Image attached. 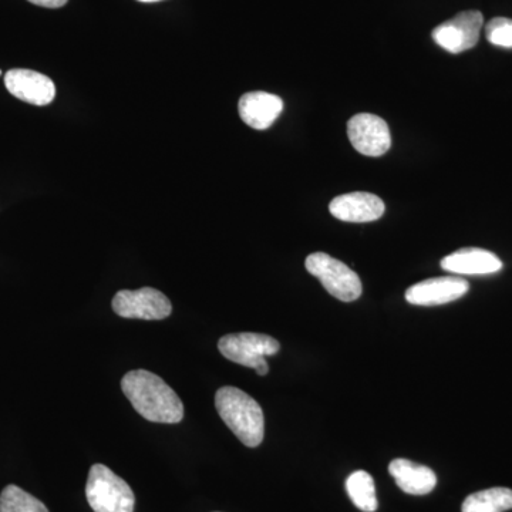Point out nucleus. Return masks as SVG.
<instances>
[{"label": "nucleus", "instance_id": "nucleus-1", "mask_svg": "<svg viewBox=\"0 0 512 512\" xmlns=\"http://www.w3.org/2000/svg\"><path fill=\"white\" fill-rule=\"evenodd\" d=\"M121 390L140 416L153 423L177 424L184 419V404L178 394L147 370H131L121 379Z\"/></svg>", "mask_w": 512, "mask_h": 512}, {"label": "nucleus", "instance_id": "nucleus-2", "mask_svg": "<svg viewBox=\"0 0 512 512\" xmlns=\"http://www.w3.org/2000/svg\"><path fill=\"white\" fill-rule=\"evenodd\" d=\"M215 407L222 421L242 444L255 448L264 441V412L249 394L238 387H221L215 394Z\"/></svg>", "mask_w": 512, "mask_h": 512}, {"label": "nucleus", "instance_id": "nucleus-3", "mask_svg": "<svg viewBox=\"0 0 512 512\" xmlns=\"http://www.w3.org/2000/svg\"><path fill=\"white\" fill-rule=\"evenodd\" d=\"M86 497L94 512H134L136 505L130 485L103 464L90 468Z\"/></svg>", "mask_w": 512, "mask_h": 512}, {"label": "nucleus", "instance_id": "nucleus-4", "mask_svg": "<svg viewBox=\"0 0 512 512\" xmlns=\"http://www.w3.org/2000/svg\"><path fill=\"white\" fill-rule=\"evenodd\" d=\"M221 355L231 362L252 367L259 376L268 375L266 356H274L281 349L278 340L262 333L242 332L224 336L218 342Z\"/></svg>", "mask_w": 512, "mask_h": 512}, {"label": "nucleus", "instance_id": "nucleus-5", "mask_svg": "<svg viewBox=\"0 0 512 512\" xmlns=\"http://www.w3.org/2000/svg\"><path fill=\"white\" fill-rule=\"evenodd\" d=\"M309 274L322 282L323 288L342 302L357 301L362 295L363 286L355 271L323 252L309 255L305 261Z\"/></svg>", "mask_w": 512, "mask_h": 512}, {"label": "nucleus", "instance_id": "nucleus-6", "mask_svg": "<svg viewBox=\"0 0 512 512\" xmlns=\"http://www.w3.org/2000/svg\"><path fill=\"white\" fill-rule=\"evenodd\" d=\"M111 306L117 315L126 319L163 320L173 313L170 299L154 288L117 292Z\"/></svg>", "mask_w": 512, "mask_h": 512}, {"label": "nucleus", "instance_id": "nucleus-7", "mask_svg": "<svg viewBox=\"0 0 512 512\" xmlns=\"http://www.w3.org/2000/svg\"><path fill=\"white\" fill-rule=\"evenodd\" d=\"M483 23V13L478 10H467L441 23L431 35L437 45L443 47L448 53L458 55L477 45Z\"/></svg>", "mask_w": 512, "mask_h": 512}, {"label": "nucleus", "instance_id": "nucleus-8", "mask_svg": "<svg viewBox=\"0 0 512 512\" xmlns=\"http://www.w3.org/2000/svg\"><path fill=\"white\" fill-rule=\"evenodd\" d=\"M350 144L366 157H382L392 146L389 126L379 116L360 113L348 123Z\"/></svg>", "mask_w": 512, "mask_h": 512}, {"label": "nucleus", "instance_id": "nucleus-9", "mask_svg": "<svg viewBox=\"0 0 512 512\" xmlns=\"http://www.w3.org/2000/svg\"><path fill=\"white\" fill-rule=\"evenodd\" d=\"M468 289L470 285L463 278L441 276L410 286L406 291V301L416 306L446 305L463 298Z\"/></svg>", "mask_w": 512, "mask_h": 512}, {"label": "nucleus", "instance_id": "nucleus-10", "mask_svg": "<svg viewBox=\"0 0 512 512\" xmlns=\"http://www.w3.org/2000/svg\"><path fill=\"white\" fill-rule=\"evenodd\" d=\"M5 86L16 99L33 106H47L56 97V86L53 80L33 70H9L5 76Z\"/></svg>", "mask_w": 512, "mask_h": 512}, {"label": "nucleus", "instance_id": "nucleus-11", "mask_svg": "<svg viewBox=\"0 0 512 512\" xmlns=\"http://www.w3.org/2000/svg\"><path fill=\"white\" fill-rule=\"evenodd\" d=\"M329 211L340 221L362 224L382 218L384 202L370 192H349L330 202Z\"/></svg>", "mask_w": 512, "mask_h": 512}, {"label": "nucleus", "instance_id": "nucleus-12", "mask_svg": "<svg viewBox=\"0 0 512 512\" xmlns=\"http://www.w3.org/2000/svg\"><path fill=\"white\" fill-rule=\"evenodd\" d=\"M239 116L247 126L266 130L284 110V101L275 94L252 92L244 94L238 103Z\"/></svg>", "mask_w": 512, "mask_h": 512}, {"label": "nucleus", "instance_id": "nucleus-13", "mask_svg": "<svg viewBox=\"0 0 512 512\" xmlns=\"http://www.w3.org/2000/svg\"><path fill=\"white\" fill-rule=\"evenodd\" d=\"M441 268L456 275H491L503 269V262L485 249L463 248L443 258Z\"/></svg>", "mask_w": 512, "mask_h": 512}, {"label": "nucleus", "instance_id": "nucleus-14", "mask_svg": "<svg viewBox=\"0 0 512 512\" xmlns=\"http://www.w3.org/2000/svg\"><path fill=\"white\" fill-rule=\"evenodd\" d=\"M390 476L397 487L410 495H426L436 488L437 476L431 468L421 466L404 458L393 460L389 466Z\"/></svg>", "mask_w": 512, "mask_h": 512}, {"label": "nucleus", "instance_id": "nucleus-15", "mask_svg": "<svg viewBox=\"0 0 512 512\" xmlns=\"http://www.w3.org/2000/svg\"><path fill=\"white\" fill-rule=\"evenodd\" d=\"M512 510V490L495 487L468 495L464 500L463 512H505Z\"/></svg>", "mask_w": 512, "mask_h": 512}, {"label": "nucleus", "instance_id": "nucleus-16", "mask_svg": "<svg viewBox=\"0 0 512 512\" xmlns=\"http://www.w3.org/2000/svg\"><path fill=\"white\" fill-rule=\"evenodd\" d=\"M346 491H348L350 500L359 510L365 512H375L377 504L375 481L366 471L359 470L350 474L346 480Z\"/></svg>", "mask_w": 512, "mask_h": 512}, {"label": "nucleus", "instance_id": "nucleus-17", "mask_svg": "<svg viewBox=\"0 0 512 512\" xmlns=\"http://www.w3.org/2000/svg\"><path fill=\"white\" fill-rule=\"evenodd\" d=\"M0 512H49L42 501L10 484L0 494Z\"/></svg>", "mask_w": 512, "mask_h": 512}, {"label": "nucleus", "instance_id": "nucleus-18", "mask_svg": "<svg viewBox=\"0 0 512 512\" xmlns=\"http://www.w3.org/2000/svg\"><path fill=\"white\" fill-rule=\"evenodd\" d=\"M485 36L491 45L512 49V19L495 18L485 28Z\"/></svg>", "mask_w": 512, "mask_h": 512}, {"label": "nucleus", "instance_id": "nucleus-19", "mask_svg": "<svg viewBox=\"0 0 512 512\" xmlns=\"http://www.w3.org/2000/svg\"><path fill=\"white\" fill-rule=\"evenodd\" d=\"M28 2L42 6V8L57 9L62 8L69 0H28Z\"/></svg>", "mask_w": 512, "mask_h": 512}, {"label": "nucleus", "instance_id": "nucleus-20", "mask_svg": "<svg viewBox=\"0 0 512 512\" xmlns=\"http://www.w3.org/2000/svg\"><path fill=\"white\" fill-rule=\"evenodd\" d=\"M138 2H143V3H154V2H161V0H138Z\"/></svg>", "mask_w": 512, "mask_h": 512}, {"label": "nucleus", "instance_id": "nucleus-21", "mask_svg": "<svg viewBox=\"0 0 512 512\" xmlns=\"http://www.w3.org/2000/svg\"><path fill=\"white\" fill-rule=\"evenodd\" d=\"M0 76H2V70H0Z\"/></svg>", "mask_w": 512, "mask_h": 512}]
</instances>
